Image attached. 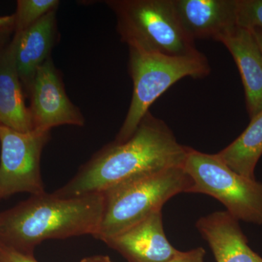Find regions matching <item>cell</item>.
Masks as SVG:
<instances>
[{"instance_id":"6da1fadb","label":"cell","mask_w":262,"mask_h":262,"mask_svg":"<svg viewBox=\"0 0 262 262\" xmlns=\"http://www.w3.org/2000/svg\"><path fill=\"white\" fill-rule=\"evenodd\" d=\"M187 150L165 122L148 112L127 140L113 141L100 149L54 193L75 198L103 192L141 174L183 167Z\"/></svg>"},{"instance_id":"7a4b0ae2","label":"cell","mask_w":262,"mask_h":262,"mask_svg":"<svg viewBox=\"0 0 262 262\" xmlns=\"http://www.w3.org/2000/svg\"><path fill=\"white\" fill-rule=\"evenodd\" d=\"M103 209L102 192L75 198H62L54 192L32 195L0 212V244L33 255L36 246L46 239L94 237Z\"/></svg>"},{"instance_id":"3957f363","label":"cell","mask_w":262,"mask_h":262,"mask_svg":"<svg viewBox=\"0 0 262 262\" xmlns=\"http://www.w3.org/2000/svg\"><path fill=\"white\" fill-rule=\"evenodd\" d=\"M192 180L183 167L141 174L103 191L104 209L95 238L105 241L162 211L168 200L189 193Z\"/></svg>"},{"instance_id":"277c9868","label":"cell","mask_w":262,"mask_h":262,"mask_svg":"<svg viewBox=\"0 0 262 262\" xmlns=\"http://www.w3.org/2000/svg\"><path fill=\"white\" fill-rule=\"evenodd\" d=\"M117 19V30L128 48L170 56L196 54L194 41L186 34L172 0H107Z\"/></svg>"},{"instance_id":"5b68a950","label":"cell","mask_w":262,"mask_h":262,"mask_svg":"<svg viewBox=\"0 0 262 262\" xmlns=\"http://www.w3.org/2000/svg\"><path fill=\"white\" fill-rule=\"evenodd\" d=\"M128 71L134 87L132 98L115 142L127 140L150 106L176 82L187 77L204 78L211 67L201 52L192 56H170L129 48Z\"/></svg>"},{"instance_id":"8992f818","label":"cell","mask_w":262,"mask_h":262,"mask_svg":"<svg viewBox=\"0 0 262 262\" xmlns=\"http://www.w3.org/2000/svg\"><path fill=\"white\" fill-rule=\"evenodd\" d=\"M183 168L192 180L189 193L213 196L237 221L262 225V184L229 168L216 154L188 147Z\"/></svg>"},{"instance_id":"52a82bcc","label":"cell","mask_w":262,"mask_h":262,"mask_svg":"<svg viewBox=\"0 0 262 262\" xmlns=\"http://www.w3.org/2000/svg\"><path fill=\"white\" fill-rule=\"evenodd\" d=\"M51 130L20 132L0 125V201L16 193H46L41 156Z\"/></svg>"},{"instance_id":"ba28073f","label":"cell","mask_w":262,"mask_h":262,"mask_svg":"<svg viewBox=\"0 0 262 262\" xmlns=\"http://www.w3.org/2000/svg\"><path fill=\"white\" fill-rule=\"evenodd\" d=\"M29 94L32 130H51L60 125H84V117L67 96L51 56L38 69Z\"/></svg>"},{"instance_id":"9c48e42d","label":"cell","mask_w":262,"mask_h":262,"mask_svg":"<svg viewBox=\"0 0 262 262\" xmlns=\"http://www.w3.org/2000/svg\"><path fill=\"white\" fill-rule=\"evenodd\" d=\"M176 15L192 40L222 37L237 27V0H172Z\"/></svg>"},{"instance_id":"30bf717a","label":"cell","mask_w":262,"mask_h":262,"mask_svg":"<svg viewBox=\"0 0 262 262\" xmlns=\"http://www.w3.org/2000/svg\"><path fill=\"white\" fill-rule=\"evenodd\" d=\"M103 243L120 253L127 262H164L180 253L167 239L162 211L155 212Z\"/></svg>"},{"instance_id":"8fae6325","label":"cell","mask_w":262,"mask_h":262,"mask_svg":"<svg viewBox=\"0 0 262 262\" xmlns=\"http://www.w3.org/2000/svg\"><path fill=\"white\" fill-rule=\"evenodd\" d=\"M56 11L52 10L32 27L15 33L8 46L22 85L28 94L38 69L51 57L56 37Z\"/></svg>"},{"instance_id":"7c38bea8","label":"cell","mask_w":262,"mask_h":262,"mask_svg":"<svg viewBox=\"0 0 262 262\" xmlns=\"http://www.w3.org/2000/svg\"><path fill=\"white\" fill-rule=\"evenodd\" d=\"M196 227L208 243L216 262H262L249 247L238 221L227 211H216L196 221Z\"/></svg>"},{"instance_id":"4fadbf2b","label":"cell","mask_w":262,"mask_h":262,"mask_svg":"<svg viewBox=\"0 0 262 262\" xmlns=\"http://www.w3.org/2000/svg\"><path fill=\"white\" fill-rule=\"evenodd\" d=\"M238 68L250 117L262 112V53L251 29L237 26L221 39Z\"/></svg>"},{"instance_id":"5bb4252c","label":"cell","mask_w":262,"mask_h":262,"mask_svg":"<svg viewBox=\"0 0 262 262\" xmlns=\"http://www.w3.org/2000/svg\"><path fill=\"white\" fill-rule=\"evenodd\" d=\"M0 125L20 132L32 130L23 85L8 46L0 51Z\"/></svg>"},{"instance_id":"9a60e30c","label":"cell","mask_w":262,"mask_h":262,"mask_svg":"<svg viewBox=\"0 0 262 262\" xmlns=\"http://www.w3.org/2000/svg\"><path fill=\"white\" fill-rule=\"evenodd\" d=\"M216 155L236 173L256 179L255 168L262 155V112L251 119L237 139Z\"/></svg>"},{"instance_id":"2e32d148","label":"cell","mask_w":262,"mask_h":262,"mask_svg":"<svg viewBox=\"0 0 262 262\" xmlns=\"http://www.w3.org/2000/svg\"><path fill=\"white\" fill-rule=\"evenodd\" d=\"M58 0H18L14 14L15 33L23 32L52 10H58Z\"/></svg>"},{"instance_id":"e0dca14e","label":"cell","mask_w":262,"mask_h":262,"mask_svg":"<svg viewBox=\"0 0 262 262\" xmlns=\"http://www.w3.org/2000/svg\"><path fill=\"white\" fill-rule=\"evenodd\" d=\"M237 24L243 28L262 29V0H237Z\"/></svg>"},{"instance_id":"ac0fdd59","label":"cell","mask_w":262,"mask_h":262,"mask_svg":"<svg viewBox=\"0 0 262 262\" xmlns=\"http://www.w3.org/2000/svg\"><path fill=\"white\" fill-rule=\"evenodd\" d=\"M0 262H38L34 255L0 244Z\"/></svg>"},{"instance_id":"d6986e66","label":"cell","mask_w":262,"mask_h":262,"mask_svg":"<svg viewBox=\"0 0 262 262\" xmlns=\"http://www.w3.org/2000/svg\"><path fill=\"white\" fill-rule=\"evenodd\" d=\"M206 254L204 248L198 247L188 251H180L177 256L164 262H206Z\"/></svg>"},{"instance_id":"ffe728a7","label":"cell","mask_w":262,"mask_h":262,"mask_svg":"<svg viewBox=\"0 0 262 262\" xmlns=\"http://www.w3.org/2000/svg\"><path fill=\"white\" fill-rule=\"evenodd\" d=\"M83 262H114L110 256L104 255H96V256H90L82 259Z\"/></svg>"},{"instance_id":"44dd1931","label":"cell","mask_w":262,"mask_h":262,"mask_svg":"<svg viewBox=\"0 0 262 262\" xmlns=\"http://www.w3.org/2000/svg\"><path fill=\"white\" fill-rule=\"evenodd\" d=\"M14 15L0 17V29L8 27H13Z\"/></svg>"},{"instance_id":"7402d4cb","label":"cell","mask_w":262,"mask_h":262,"mask_svg":"<svg viewBox=\"0 0 262 262\" xmlns=\"http://www.w3.org/2000/svg\"><path fill=\"white\" fill-rule=\"evenodd\" d=\"M251 30L253 33V36H254L255 39L257 41L258 46H259L262 53V29L255 28L251 29Z\"/></svg>"},{"instance_id":"603a6c76","label":"cell","mask_w":262,"mask_h":262,"mask_svg":"<svg viewBox=\"0 0 262 262\" xmlns=\"http://www.w3.org/2000/svg\"><path fill=\"white\" fill-rule=\"evenodd\" d=\"M80 262H83V261H82V260H81Z\"/></svg>"}]
</instances>
